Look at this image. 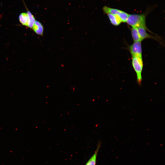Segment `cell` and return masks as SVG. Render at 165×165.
I'll list each match as a JSON object with an SVG mask.
<instances>
[{
  "instance_id": "6da1fadb",
  "label": "cell",
  "mask_w": 165,
  "mask_h": 165,
  "mask_svg": "<svg viewBox=\"0 0 165 165\" xmlns=\"http://www.w3.org/2000/svg\"><path fill=\"white\" fill-rule=\"evenodd\" d=\"M145 14H129L126 23L132 27H143L147 30L146 24Z\"/></svg>"
},
{
  "instance_id": "7a4b0ae2",
  "label": "cell",
  "mask_w": 165,
  "mask_h": 165,
  "mask_svg": "<svg viewBox=\"0 0 165 165\" xmlns=\"http://www.w3.org/2000/svg\"><path fill=\"white\" fill-rule=\"evenodd\" d=\"M132 64L137 75V81L141 85L142 80V72L143 63L142 57H132Z\"/></svg>"
},
{
  "instance_id": "3957f363",
  "label": "cell",
  "mask_w": 165,
  "mask_h": 165,
  "mask_svg": "<svg viewBox=\"0 0 165 165\" xmlns=\"http://www.w3.org/2000/svg\"><path fill=\"white\" fill-rule=\"evenodd\" d=\"M129 50L132 57H142L141 42H134L130 46Z\"/></svg>"
},
{
  "instance_id": "277c9868",
  "label": "cell",
  "mask_w": 165,
  "mask_h": 165,
  "mask_svg": "<svg viewBox=\"0 0 165 165\" xmlns=\"http://www.w3.org/2000/svg\"><path fill=\"white\" fill-rule=\"evenodd\" d=\"M33 31L37 34L42 36L44 32V27L41 23L38 21H35L32 28Z\"/></svg>"
},
{
  "instance_id": "5b68a950",
  "label": "cell",
  "mask_w": 165,
  "mask_h": 165,
  "mask_svg": "<svg viewBox=\"0 0 165 165\" xmlns=\"http://www.w3.org/2000/svg\"><path fill=\"white\" fill-rule=\"evenodd\" d=\"M19 20L20 23L24 26L28 27L29 18L27 12L21 13L19 16Z\"/></svg>"
},
{
  "instance_id": "8992f818",
  "label": "cell",
  "mask_w": 165,
  "mask_h": 165,
  "mask_svg": "<svg viewBox=\"0 0 165 165\" xmlns=\"http://www.w3.org/2000/svg\"><path fill=\"white\" fill-rule=\"evenodd\" d=\"M139 34L142 40L147 38H154L153 37L147 33L146 31L151 32L149 30H147L144 28L139 27L137 28Z\"/></svg>"
},
{
  "instance_id": "52a82bcc",
  "label": "cell",
  "mask_w": 165,
  "mask_h": 165,
  "mask_svg": "<svg viewBox=\"0 0 165 165\" xmlns=\"http://www.w3.org/2000/svg\"><path fill=\"white\" fill-rule=\"evenodd\" d=\"M111 24L115 26L119 25L122 22L118 15H114L110 13L107 14Z\"/></svg>"
},
{
  "instance_id": "ba28073f",
  "label": "cell",
  "mask_w": 165,
  "mask_h": 165,
  "mask_svg": "<svg viewBox=\"0 0 165 165\" xmlns=\"http://www.w3.org/2000/svg\"><path fill=\"white\" fill-rule=\"evenodd\" d=\"M100 146L101 144L99 143L94 153L87 161L85 165H96L97 156Z\"/></svg>"
},
{
  "instance_id": "9c48e42d",
  "label": "cell",
  "mask_w": 165,
  "mask_h": 165,
  "mask_svg": "<svg viewBox=\"0 0 165 165\" xmlns=\"http://www.w3.org/2000/svg\"><path fill=\"white\" fill-rule=\"evenodd\" d=\"M131 35L134 42H141L140 37L137 28L132 27L131 29Z\"/></svg>"
},
{
  "instance_id": "30bf717a",
  "label": "cell",
  "mask_w": 165,
  "mask_h": 165,
  "mask_svg": "<svg viewBox=\"0 0 165 165\" xmlns=\"http://www.w3.org/2000/svg\"><path fill=\"white\" fill-rule=\"evenodd\" d=\"M103 10L105 13H110L114 15H118L121 10L112 8L107 6H104L103 8Z\"/></svg>"
},
{
  "instance_id": "8fae6325",
  "label": "cell",
  "mask_w": 165,
  "mask_h": 165,
  "mask_svg": "<svg viewBox=\"0 0 165 165\" xmlns=\"http://www.w3.org/2000/svg\"><path fill=\"white\" fill-rule=\"evenodd\" d=\"M118 16L122 22L125 23L127 22L129 14L124 11L121 10Z\"/></svg>"
},
{
  "instance_id": "7c38bea8",
  "label": "cell",
  "mask_w": 165,
  "mask_h": 165,
  "mask_svg": "<svg viewBox=\"0 0 165 165\" xmlns=\"http://www.w3.org/2000/svg\"><path fill=\"white\" fill-rule=\"evenodd\" d=\"M27 12L29 18V23L28 27L32 28L36 21L35 19L34 16L28 10Z\"/></svg>"
}]
</instances>
